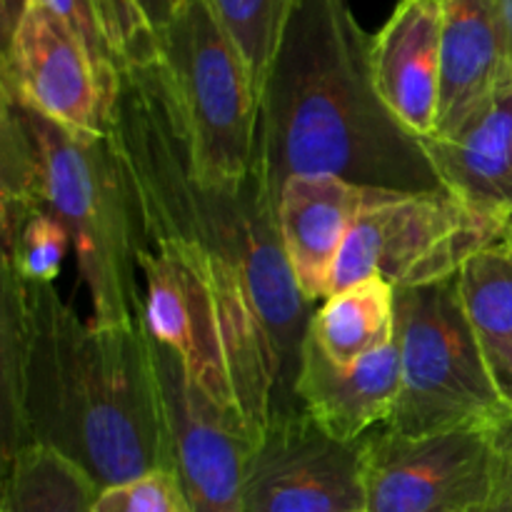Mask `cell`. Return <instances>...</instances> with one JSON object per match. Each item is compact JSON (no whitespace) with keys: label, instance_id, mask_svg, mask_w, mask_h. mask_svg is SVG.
<instances>
[{"label":"cell","instance_id":"1","mask_svg":"<svg viewBox=\"0 0 512 512\" xmlns=\"http://www.w3.org/2000/svg\"><path fill=\"white\" fill-rule=\"evenodd\" d=\"M3 460L45 445L98 490L173 470L165 400L143 328L80 320L53 285L3 270Z\"/></svg>","mask_w":512,"mask_h":512},{"label":"cell","instance_id":"2","mask_svg":"<svg viewBox=\"0 0 512 512\" xmlns=\"http://www.w3.org/2000/svg\"><path fill=\"white\" fill-rule=\"evenodd\" d=\"M370 45L348 0L295 3L258 95L255 170L275 205L293 175H338L383 193L445 190L425 145L385 108Z\"/></svg>","mask_w":512,"mask_h":512},{"label":"cell","instance_id":"3","mask_svg":"<svg viewBox=\"0 0 512 512\" xmlns=\"http://www.w3.org/2000/svg\"><path fill=\"white\" fill-rule=\"evenodd\" d=\"M108 133L143 235L193 240L238 270L273 345L283 413L300 410L295 375L315 305L295 285L280 243L278 205L263 175L253 170L240 188H215L195 175L183 123L155 60L123 73Z\"/></svg>","mask_w":512,"mask_h":512},{"label":"cell","instance_id":"4","mask_svg":"<svg viewBox=\"0 0 512 512\" xmlns=\"http://www.w3.org/2000/svg\"><path fill=\"white\" fill-rule=\"evenodd\" d=\"M0 205L48 213L73 240L98 328H143V225L110 133L83 140L3 100Z\"/></svg>","mask_w":512,"mask_h":512},{"label":"cell","instance_id":"5","mask_svg":"<svg viewBox=\"0 0 512 512\" xmlns=\"http://www.w3.org/2000/svg\"><path fill=\"white\" fill-rule=\"evenodd\" d=\"M143 325L190 383L258 443L283 413L278 363L238 270L193 240L143 235Z\"/></svg>","mask_w":512,"mask_h":512},{"label":"cell","instance_id":"6","mask_svg":"<svg viewBox=\"0 0 512 512\" xmlns=\"http://www.w3.org/2000/svg\"><path fill=\"white\" fill-rule=\"evenodd\" d=\"M158 63L188 138L195 175L240 188L255 170L258 93L210 0H183L158 35Z\"/></svg>","mask_w":512,"mask_h":512},{"label":"cell","instance_id":"7","mask_svg":"<svg viewBox=\"0 0 512 512\" xmlns=\"http://www.w3.org/2000/svg\"><path fill=\"white\" fill-rule=\"evenodd\" d=\"M400 395L383 428L433 435L493 425L505 408L465 310L458 275L395 290Z\"/></svg>","mask_w":512,"mask_h":512},{"label":"cell","instance_id":"8","mask_svg":"<svg viewBox=\"0 0 512 512\" xmlns=\"http://www.w3.org/2000/svg\"><path fill=\"white\" fill-rule=\"evenodd\" d=\"M485 218L445 190L383 193L355 220L335 263L330 295L368 278L395 290L455 278L475 253L503 238Z\"/></svg>","mask_w":512,"mask_h":512},{"label":"cell","instance_id":"9","mask_svg":"<svg viewBox=\"0 0 512 512\" xmlns=\"http://www.w3.org/2000/svg\"><path fill=\"white\" fill-rule=\"evenodd\" d=\"M365 512H480L490 490V425L360 440Z\"/></svg>","mask_w":512,"mask_h":512},{"label":"cell","instance_id":"10","mask_svg":"<svg viewBox=\"0 0 512 512\" xmlns=\"http://www.w3.org/2000/svg\"><path fill=\"white\" fill-rule=\"evenodd\" d=\"M243 512H365L360 443L330 438L303 408L275 415L250 448Z\"/></svg>","mask_w":512,"mask_h":512},{"label":"cell","instance_id":"11","mask_svg":"<svg viewBox=\"0 0 512 512\" xmlns=\"http://www.w3.org/2000/svg\"><path fill=\"white\" fill-rule=\"evenodd\" d=\"M3 100L50 120L83 140L108 135L115 100L73 30L38 3L3 43Z\"/></svg>","mask_w":512,"mask_h":512},{"label":"cell","instance_id":"12","mask_svg":"<svg viewBox=\"0 0 512 512\" xmlns=\"http://www.w3.org/2000/svg\"><path fill=\"white\" fill-rule=\"evenodd\" d=\"M155 373L165 400L173 470L183 480L195 512H243V470L248 435L190 383L170 348L150 338Z\"/></svg>","mask_w":512,"mask_h":512},{"label":"cell","instance_id":"13","mask_svg":"<svg viewBox=\"0 0 512 512\" xmlns=\"http://www.w3.org/2000/svg\"><path fill=\"white\" fill-rule=\"evenodd\" d=\"M375 88L385 108L418 140L438 133L443 90V8L400 0L370 45Z\"/></svg>","mask_w":512,"mask_h":512},{"label":"cell","instance_id":"14","mask_svg":"<svg viewBox=\"0 0 512 512\" xmlns=\"http://www.w3.org/2000/svg\"><path fill=\"white\" fill-rule=\"evenodd\" d=\"M383 190L338 175H293L278 193V233L300 295L315 305L330 295L335 263L358 215Z\"/></svg>","mask_w":512,"mask_h":512},{"label":"cell","instance_id":"15","mask_svg":"<svg viewBox=\"0 0 512 512\" xmlns=\"http://www.w3.org/2000/svg\"><path fill=\"white\" fill-rule=\"evenodd\" d=\"M400 395L398 343L385 345L353 365H340L310 335L300 348L295 398L298 405L340 443H360L388 423Z\"/></svg>","mask_w":512,"mask_h":512},{"label":"cell","instance_id":"16","mask_svg":"<svg viewBox=\"0 0 512 512\" xmlns=\"http://www.w3.org/2000/svg\"><path fill=\"white\" fill-rule=\"evenodd\" d=\"M420 143L450 195L505 225L512 213V78L458 130Z\"/></svg>","mask_w":512,"mask_h":512},{"label":"cell","instance_id":"17","mask_svg":"<svg viewBox=\"0 0 512 512\" xmlns=\"http://www.w3.org/2000/svg\"><path fill=\"white\" fill-rule=\"evenodd\" d=\"M443 8V90L438 135L458 130L512 78L495 0H438Z\"/></svg>","mask_w":512,"mask_h":512},{"label":"cell","instance_id":"18","mask_svg":"<svg viewBox=\"0 0 512 512\" xmlns=\"http://www.w3.org/2000/svg\"><path fill=\"white\" fill-rule=\"evenodd\" d=\"M465 310L478 335L490 378L512 413V243L508 238L475 253L458 273Z\"/></svg>","mask_w":512,"mask_h":512},{"label":"cell","instance_id":"19","mask_svg":"<svg viewBox=\"0 0 512 512\" xmlns=\"http://www.w3.org/2000/svg\"><path fill=\"white\" fill-rule=\"evenodd\" d=\"M308 335L340 365L378 353L395 340V288L368 278L328 295L315 308Z\"/></svg>","mask_w":512,"mask_h":512},{"label":"cell","instance_id":"20","mask_svg":"<svg viewBox=\"0 0 512 512\" xmlns=\"http://www.w3.org/2000/svg\"><path fill=\"white\" fill-rule=\"evenodd\" d=\"M98 493L88 473L45 445H25L3 460L0 512H90Z\"/></svg>","mask_w":512,"mask_h":512},{"label":"cell","instance_id":"21","mask_svg":"<svg viewBox=\"0 0 512 512\" xmlns=\"http://www.w3.org/2000/svg\"><path fill=\"white\" fill-rule=\"evenodd\" d=\"M3 213V270L20 280L53 285L68 248H73L68 230L48 213L0 205Z\"/></svg>","mask_w":512,"mask_h":512},{"label":"cell","instance_id":"22","mask_svg":"<svg viewBox=\"0 0 512 512\" xmlns=\"http://www.w3.org/2000/svg\"><path fill=\"white\" fill-rule=\"evenodd\" d=\"M295 3L298 0H210L220 25L243 55L258 95Z\"/></svg>","mask_w":512,"mask_h":512},{"label":"cell","instance_id":"23","mask_svg":"<svg viewBox=\"0 0 512 512\" xmlns=\"http://www.w3.org/2000/svg\"><path fill=\"white\" fill-rule=\"evenodd\" d=\"M90 512H195L175 470H153L100 490Z\"/></svg>","mask_w":512,"mask_h":512},{"label":"cell","instance_id":"24","mask_svg":"<svg viewBox=\"0 0 512 512\" xmlns=\"http://www.w3.org/2000/svg\"><path fill=\"white\" fill-rule=\"evenodd\" d=\"M33 3L48 8L50 13L58 15L73 30L75 38L88 50L90 60H93L108 95L115 100L120 88V78H123V68L118 63L113 43H110V35L108 28H105L98 0H33Z\"/></svg>","mask_w":512,"mask_h":512},{"label":"cell","instance_id":"25","mask_svg":"<svg viewBox=\"0 0 512 512\" xmlns=\"http://www.w3.org/2000/svg\"><path fill=\"white\" fill-rule=\"evenodd\" d=\"M480 512H512V413L490 425V490Z\"/></svg>","mask_w":512,"mask_h":512},{"label":"cell","instance_id":"26","mask_svg":"<svg viewBox=\"0 0 512 512\" xmlns=\"http://www.w3.org/2000/svg\"><path fill=\"white\" fill-rule=\"evenodd\" d=\"M133 3L138 5L140 15L150 25V30L158 35L170 23V18H173L183 0H133Z\"/></svg>","mask_w":512,"mask_h":512},{"label":"cell","instance_id":"27","mask_svg":"<svg viewBox=\"0 0 512 512\" xmlns=\"http://www.w3.org/2000/svg\"><path fill=\"white\" fill-rule=\"evenodd\" d=\"M33 0H0V13H3V43L15 33L23 15L28 13Z\"/></svg>","mask_w":512,"mask_h":512},{"label":"cell","instance_id":"28","mask_svg":"<svg viewBox=\"0 0 512 512\" xmlns=\"http://www.w3.org/2000/svg\"><path fill=\"white\" fill-rule=\"evenodd\" d=\"M498 8V23L500 33H503V48H505V63L512 75V0H495Z\"/></svg>","mask_w":512,"mask_h":512},{"label":"cell","instance_id":"29","mask_svg":"<svg viewBox=\"0 0 512 512\" xmlns=\"http://www.w3.org/2000/svg\"><path fill=\"white\" fill-rule=\"evenodd\" d=\"M503 238H508L510 243H512V213L508 215V218H505V233H503Z\"/></svg>","mask_w":512,"mask_h":512}]
</instances>
